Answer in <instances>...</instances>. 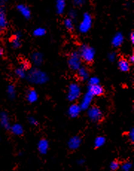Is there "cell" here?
<instances>
[{
  "mask_svg": "<svg viewBox=\"0 0 134 171\" xmlns=\"http://www.w3.org/2000/svg\"><path fill=\"white\" fill-rule=\"evenodd\" d=\"M128 137H129V139L130 140V141L133 142V141H134V129L133 128H132L131 129H130V132H129Z\"/></svg>",
  "mask_w": 134,
  "mask_h": 171,
  "instance_id": "cell-33",
  "label": "cell"
},
{
  "mask_svg": "<svg viewBox=\"0 0 134 171\" xmlns=\"http://www.w3.org/2000/svg\"><path fill=\"white\" fill-rule=\"evenodd\" d=\"M66 0H56V11L58 14H62L65 11Z\"/></svg>",
  "mask_w": 134,
  "mask_h": 171,
  "instance_id": "cell-19",
  "label": "cell"
},
{
  "mask_svg": "<svg viewBox=\"0 0 134 171\" xmlns=\"http://www.w3.org/2000/svg\"><path fill=\"white\" fill-rule=\"evenodd\" d=\"M64 25H65L66 28H67L68 30H72L74 28V24L73 22H72V20L70 18H68L67 20H65L64 21Z\"/></svg>",
  "mask_w": 134,
  "mask_h": 171,
  "instance_id": "cell-27",
  "label": "cell"
},
{
  "mask_svg": "<svg viewBox=\"0 0 134 171\" xmlns=\"http://www.w3.org/2000/svg\"><path fill=\"white\" fill-rule=\"evenodd\" d=\"M77 75H78L79 78L82 81H87L89 78V72L87 68H85L84 67H80L77 70Z\"/></svg>",
  "mask_w": 134,
  "mask_h": 171,
  "instance_id": "cell-21",
  "label": "cell"
},
{
  "mask_svg": "<svg viewBox=\"0 0 134 171\" xmlns=\"http://www.w3.org/2000/svg\"><path fill=\"white\" fill-rule=\"evenodd\" d=\"M85 1H86V0H73V2L75 5L81 6L84 4Z\"/></svg>",
  "mask_w": 134,
  "mask_h": 171,
  "instance_id": "cell-34",
  "label": "cell"
},
{
  "mask_svg": "<svg viewBox=\"0 0 134 171\" xmlns=\"http://www.w3.org/2000/svg\"><path fill=\"white\" fill-rule=\"evenodd\" d=\"M0 140H1V139H0Z\"/></svg>",
  "mask_w": 134,
  "mask_h": 171,
  "instance_id": "cell-42",
  "label": "cell"
},
{
  "mask_svg": "<svg viewBox=\"0 0 134 171\" xmlns=\"http://www.w3.org/2000/svg\"><path fill=\"white\" fill-rule=\"evenodd\" d=\"M79 54L80 56V58L83 59L87 63H91L94 60L96 52L92 47L87 45H83L80 47Z\"/></svg>",
  "mask_w": 134,
  "mask_h": 171,
  "instance_id": "cell-2",
  "label": "cell"
},
{
  "mask_svg": "<svg viewBox=\"0 0 134 171\" xmlns=\"http://www.w3.org/2000/svg\"><path fill=\"white\" fill-rule=\"evenodd\" d=\"M77 163H78L79 164H83V163H84V160H83V159H80V160H78Z\"/></svg>",
  "mask_w": 134,
  "mask_h": 171,
  "instance_id": "cell-40",
  "label": "cell"
},
{
  "mask_svg": "<svg viewBox=\"0 0 134 171\" xmlns=\"http://www.w3.org/2000/svg\"><path fill=\"white\" fill-rule=\"evenodd\" d=\"M77 14H76V12H75V11H71L70 12H69V18L70 19H75V17H76Z\"/></svg>",
  "mask_w": 134,
  "mask_h": 171,
  "instance_id": "cell-35",
  "label": "cell"
},
{
  "mask_svg": "<svg viewBox=\"0 0 134 171\" xmlns=\"http://www.w3.org/2000/svg\"><path fill=\"white\" fill-rule=\"evenodd\" d=\"M17 10L19 11V12L25 18L29 19L31 17V11L29 10V8L25 5L20 4L17 6Z\"/></svg>",
  "mask_w": 134,
  "mask_h": 171,
  "instance_id": "cell-14",
  "label": "cell"
},
{
  "mask_svg": "<svg viewBox=\"0 0 134 171\" xmlns=\"http://www.w3.org/2000/svg\"><path fill=\"white\" fill-rule=\"evenodd\" d=\"M21 66H22V68H24L25 70H26V69H28V68H29V63H28V62L25 61V62H23V63H22Z\"/></svg>",
  "mask_w": 134,
  "mask_h": 171,
  "instance_id": "cell-36",
  "label": "cell"
},
{
  "mask_svg": "<svg viewBox=\"0 0 134 171\" xmlns=\"http://www.w3.org/2000/svg\"><path fill=\"white\" fill-rule=\"evenodd\" d=\"M8 0H0V7H2V6L5 5V3L7 2Z\"/></svg>",
  "mask_w": 134,
  "mask_h": 171,
  "instance_id": "cell-37",
  "label": "cell"
},
{
  "mask_svg": "<svg viewBox=\"0 0 134 171\" xmlns=\"http://www.w3.org/2000/svg\"><path fill=\"white\" fill-rule=\"evenodd\" d=\"M93 95H92L90 92H87L84 95V96H83V99H82L81 102H80V104L79 105L80 109L83 110H86L87 109L90 108V104H91L92 101H93Z\"/></svg>",
  "mask_w": 134,
  "mask_h": 171,
  "instance_id": "cell-7",
  "label": "cell"
},
{
  "mask_svg": "<svg viewBox=\"0 0 134 171\" xmlns=\"http://www.w3.org/2000/svg\"><path fill=\"white\" fill-rule=\"evenodd\" d=\"M81 93L80 86L77 84H71L68 89L67 98L69 101H75L79 98Z\"/></svg>",
  "mask_w": 134,
  "mask_h": 171,
  "instance_id": "cell-3",
  "label": "cell"
},
{
  "mask_svg": "<svg viewBox=\"0 0 134 171\" xmlns=\"http://www.w3.org/2000/svg\"><path fill=\"white\" fill-rule=\"evenodd\" d=\"M3 54H4V51H3V49L2 48H0V57L2 56Z\"/></svg>",
  "mask_w": 134,
  "mask_h": 171,
  "instance_id": "cell-41",
  "label": "cell"
},
{
  "mask_svg": "<svg viewBox=\"0 0 134 171\" xmlns=\"http://www.w3.org/2000/svg\"><path fill=\"white\" fill-rule=\"evenodd\" d=\"M129 63H133V62H134V56L132 54L131 56H130V57H129Z\"/></svg>",
  "mask_w": 134,
  "mask_h": 171,
  "instance_id": "cell-38",
  "label": "cell"
},
{
  "mask_svg": "<svg viewBox=\"0 0 134 171\" xmlns=\"http://www.w3.org/2000/svg\"><path fill=\"white\" fill-rule=\"evenodd\" d=\"M7 93L11 99H14L16 97V89L14 86L9 85L7 88Z\"/></svg>",
  "mask_w": 134,
  "mask_h": 171,
  "instance_id": "cell-24",
  "label": "cell"
},
{
  "mask_svg": "<svg viewBox=\"0 0 134 171\" xmlns=\"http://www.w3.org/2000/svg\"><path fill=\"white\" fill-rule=\"evenodd\" d=\"M81 141L82 140L80 137H79L78 135H75L69 139L68 141V147L70 150H77L81 144Z\"/></svg>",
  "mask_w": 134,
  "mask_h": 171,
  "instance_id": "cell-8",
  "label": "cell"
},
{
  "mask_svg": "<svg viewBox=\"0 0 134 171\" xmlns=\"http://www.w3.org/2000/svg\"><path fill=\"white\" fill-rule=\"evenodd\" d=\"M87 116H88L90 121L95 123L99 122L103 117L102 112L97 106H93L89 108L88 112H87Z\"/></svg>",
  "mask_w": 134,
  "mask_h": 171,
  "instance_id": "cell-6",
  "label": "cell"
},
{
  "mask_svg": "<svg viewBox=\"0 0 134 171\" xmlns=\"http://www.w3.org/2000/svg\"><path fill=\"white\" fill-rule=\"evenodd\" d=\"M26 70L24 68H22V66L19 67L16 69L15 71V74H17V77H19V78H25V76H26Z\"/></svg>",
  "mask_w": 134,
  "mask_h": 171,
  "instance_id": "cell-25",
  "label": "cell"
},
{
  "mask_svg": "<svg viewBox=\"0 0 134 171\" xmlns=\"http://www.w3.org/2000/svg\"><path fill=\"white\" fill-rule=\"evenodd\" d=\"M68 64L69 68L74 71H77L81 67V58L79 53L73 52L69 56L68 60Z\"/></svg>",
  "mask_w": 134,
  "mask_h": 171,
  "instance_id": "cell-4",
  "label": "cell"
},
{
  "mask_svg": "<svg viewBox=\"0 0 134 171\" xmlns=\"http://www.w3.org/2000/svg\"><path fill=\"white\" fill-rule=\"evenodd\" d=\"M124 42V36L122 33H116L112 40V44L114 47H119Z\"/></svg>",
  "mask_w": 134,
  "mask_h": 171,
  "instance_id": "cell-13",
  "label": "cell"
},
{
  "mask_svg": "<svg viewBox=\"0 0 134 171\" xmlns=\"http://www.w3.org/2000/svg\"><path fill=\"white\" fill-rule=\"evenodd\" d=\"M48 142L46 139H41L40 141L38 142V148L39 152H40L41 154H46L48 150Z\"/></svg>",
  "mask_w": 134,
  "mask_h": 171,
  "instance_id": "cell-12",
  "label": "cell"
},
{
  "mask_svg": "<svg viewBox=\"0 0 134 171\" xmlns=\"http://www.w3.org/2000/svg\"><path fill=\"white\" fill-rule=\"evenodd\" d=\"M108 59H109V61L111 62L115 61L116 59V54L115 52H111V53H109L108 54Z\"/></svg>",
  "mask_w": 134,
  "mask_h": 171,
  "instance_id": "cell-31",
  "label": "cell"
},
{
  "mask_svg": "<svg viewBox=\"0 0 134 171\" xmlns=\"http://www.w3.org/2000/svg\"><path fill=\"white\" fill-rule=\"evenodd\" d=\"M119 167H120V165H119V163L117 161H113L111 162L110 165H109V167H110V169L112 170L115 171V170H117L119 168Z\"/></svg>",
  "mask_w": 134,
  "mask_h": 171,
  "instance_id": "cell-29",
  "label": "cell"
},
{
  "mask_svg": "<svg viewBox=\"0 0 134 171\" xmlns=\"http://www.w3.org/2000/svg\"><path fill=\"white\" fill-rule=\"evenodd\" d=\"M46 31L45 28H38L34 31V35L36 36H38V37H40V36H43L46 34Z\"/></svg>",
  "mask_w": 134,
  "mask_h": 171,
  "instance_id": "cell-26",
  "label": "cell"
},
{
  "mask_svg": "<svg viewBox=\"0 0 134 171\" xmlns=\"http://www.w3.org/2000/svg\"><path fill=\"white\" fill-rule=\"evenodd\" d=\"M130 40H131L132 43H134V33L132 32L130 33Z\"/></svg>",
  "mask_w": 134,
  "mask_h": 171,
  "instance_id": "cell-39",
  "label": "cell"
},
{
  "mask_svg": "<svg viewBox=\"0 0 134 171\" xmlns=\"http://www.w3.org/2000/svg\"><path fill=\"white\" fill-rule=\"evenodd\" d=\"M81 109L79 105L77 104H72L69 106V109H68V114L71 118H76L79 116Z\"/></svg>",
  "mask_w": 134,
  "mask_h": 171,
  "instance_id": "cell-11",
  "label": "cell"
},
{
  "mask_svg": "<svg viewBox=\"0 0 134 171\" xmlns=\"http://www.w3.org/2000/svg\"><path fill=\"white\" fill-rule=\"evenodd\" d=\"M21 34L20 33H17V34L15 35L14 38H13L12 41H11V43H12V46L14 49H17L20 46L21 42H20V39H21Z\"/></svg>",
  "mask_w": 134,
  "mask_h": 171,
  "instance_id": "cell-22",
  "label": "cell"
},
{
  "mask_svg": "<svg viewBox=\"0 0 134 171\" xmlns=\"http://www.w3.org/2000/svg\"><path fill=\"white\" fill-rule=\"evenodd\" d=\"M92 24H93V20H92V17L90 16V14H87V13L83 14V20L79 25L80 32L83 33L88 32L91 28Z\"/></svg>",
  "mask_w": 134,
  "mask_h": 171,
  "instance_id": "cell-5",
  "label": "cell"
},
{
  "mask_svg": "<svg viewBox=\"0 0 134 171\" xmlns=\"http://www.w3.org/2000/svg\"><path fill=\"white\" fill-rule=\"evenodd\" d=\"M28 121L31 125H34L37 126L38 124V121H37L36 118H34V117H30L28 118Z\"/></svg>",
  "mask_w": 134,
  "mask_h": 171,
  "instance_id": "cell-32",
  "label": "cell"
},
{
  "mask_svg": "<svg viewBox=\"0 0 134 171\" xmlns=\"http://www.w3.org/2000/svg\"><path fill=\"white\" fill-rule=\"evenodd\" d=\"M11 132H12L14 135H22L24 132V129L22 126L19 124H14V125L11 126Z\"/></svg>",
  "mask_w": 134,
  "mask_h": 171,
  "instance_id": "cell-17",
  "label": "cell"
},
{
  "mask_svg": "<svg viewBox=\"0 0 134 171\" xmlns=\"http://www.w3.org/2000/svg\"><path fill=\"white\" fill-rule=\"evenodd\" d=\"M28 80L30 83L34 84H43L48 81V75L38 69V68H33L30 70L28 74Z\"/></svg>",
  "mask_w": 134,
  "mask_h": 171,
  "instance_id": "cell-1",
  "label": "cell"
},
{
  "mask_svg": "<svg viewBox=\"0 0 134 171\" xmlns=\"http://www.w3.org/2000/svg\"><path fill=\"white\" fill-rule=\"evenodd\" d=\"M106 142V138L103 136H98L95 139V142H94V144L95 147L97 148H99L101 147L103 145H104Z\"/></svg>",
  "mask_w": 134,
  "mask_h": 171,
  "instance_id": "cell-23",
  "label": "cell"
},
{
  "mask_svg": "<svg viewBox=\"0 0 134 171\" xmlns=\"http://www.w3.org/2000/svg\"><path fill=\"white\" fill-rule=\"evenodd\" d=\"M8 25L7 18L5 11L2 8H0V30L5 29Z\"/></svg>",
  "mask_w": 134,
  "mask_h": 171,
  "instance_id": "cell-15",
  "label": "cell"
},
{
  "mask_svg": "<svg viewBox=\"0 0 134 171\" xmlns=\"http://www.w3.org/2000/svg\"><path fill=\"white\" fill-rule=\"evenodd\" d=\"M88 92L94 96H100L104 93V89L100 84L97 85H90L88 88Z\"/></svg>",
  "mask_w": 134,
  "mask_h": 171,
  "instance_id": "cell-9",
  "label": "cell"
},
{
  "mask_svg": "<svg viewBox=\"0 0 134 171\" xmlns=\"http://www.w3.org/2000/svg\"><path fill=\"white\" fill-rule=\"evenodd\" d=\"M100 80L98 79L97 77H93V78H90L89 80V84L90 85H97V84H99Z\"/></svg>",
  "mask_w": 134,
  "mask_h": 171,
  "instance_id": "cell-30",
  "label": "cell"
},
{
  "mask_svg": "<svg viewBox=\"0 0 134 171\" xmlns=\"http://www.w3.org/2000/svg\"><path fill=\"white\" fill-rule=\"evenodd\" d=\"M119 68L122 71L126 72L130 70V63L125 59H122L119 62Z\"/></svg>",
  "mask_w": 134,
  "mask_h": 171,
  "instance_id": "cell-20",
  "label": "cell"
},
{
  "mask_svg": "<svg viewBox=\"0 0 134 171\" xmlns=\"http://www.w3.org/2000/svg\"><path fill=\"white\" fill-rule=\"evenodd\" d=\"M132 167H133L132 163L127 161V162H125L122 164L121 168H122V171H130V170L132 169Z\"/></svg>",
  "mask_w": 134,
  "mask_h": 171,
  "instance_id": "cell-28",
  "label": "cell"
},
{
  "mask_svg": "<svg viewBox=\"0 0 134 171\" xmlns=\"http://www.w3.org/2000/svg\"><path fill=\"white\" fill-rule=\"evenodd\" d=\"M27 100L29 103H34L38 100V92L34 90V89H31L27 93Z\"/></svg>",
  "mask_w": 134,
  "mask_h": 171,
  "instance_id": "cell-18",
  "label": "cell"
},
{
  "mask_svg": "<svg viewBox=\"0 0 134 171\" xmlns=\"http://www.w3.org/2000/svg\"><path fill=\"white\" fill-rule=\"evenodd\" d=\"M0 124H1L2 127L5 129H10L11 128L9 117L7 113L5 112L0 113Z\"/></svg>",
  "mask_w": 134,
  "mask_h": 171,
  "instance_id": "cell-10",
  "label": "cell"
},
{
  "mask_svg": "<svg viewBox=\"0 0 134 171\" xmlns=\"http://www.w3.org/2000/svg\"><path fill=\"white\" fill-rule=\"evenodd\" d=\"M31 60L34 63V64L36 65H40L42 64L43 62V54L40 52H34L32 54Z\"/></svg>",
  "mask_w": 134,
  "mask_h": 171,
  "instance_id": "cell-16",
  "label": "cell"
}]
</instances>
